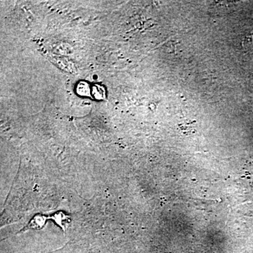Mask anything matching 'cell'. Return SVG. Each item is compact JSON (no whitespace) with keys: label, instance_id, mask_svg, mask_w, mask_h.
I'll return each mask as SVG.
<instances>
[{"label":"cell","instance_id":"1","mask_svg":"<svg viewBox=\"0 0 253 253\" xmlns=\"http://www.w3.org/2000/svg\"><path fill=\"white\" fill-rule=\"evenodd\" d=\"M46 218L45 216L38 214L34 217L27 226L30 229H42L46 224Z\"/></svg>","mask_w":253,"mask_h":253},{"label":"cell","instance_id":"2","mask_svg":"<svg viewBox=\"0 0 253 253\" xmlns=\"http://www.w3.org/2000/svg\"><path fill=\"white\" fill-rule=\"evenodd\" d=\"M52 219L63 230H66L70 221H71L69 217L61 212L55 214L53 216Z\"/></svg>","mask_w":253,"mask_h":253}]
</instances>
